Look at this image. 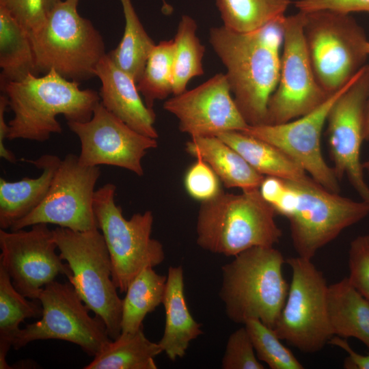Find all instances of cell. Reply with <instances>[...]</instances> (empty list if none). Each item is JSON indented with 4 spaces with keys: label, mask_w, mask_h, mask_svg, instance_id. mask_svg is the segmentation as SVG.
Returning <instances> with one entry per match:
<instances>
[{
    "label": "cell",
    "mask_w": 369,
    "mask_h": 369,
    "mask_svg": "<svg viewBox=\"0 0 369 369\" xmlns=\"http://www.w3.org/2000/svg\"><path fill=\"white\" fill-rule=\"evenodd\" d=\"M328 308L334 336L354 338L369 349V301L347 277L329 285Z\"/></svg>",
    "instance_id": "cell-24"
},
{
    "label": "cell",
    "mask_w": 369,
    "mask_h": 369,
    "mask_svg": "<svg viewBox=\"0 0 369 369\" xmlns=\"http://www.w3.org/2000/svg\"><path fill=\"white\" fill-rule=\"evenodd\" d=\"M100 174L98 166H85L76 154H67L61 160L43 202L10 230L38 223L54 224L77 232L98 228L94 198Z\"/></svg>",
    "instance_id": "cell-13"
},
{
    "label": "cell",
    "mask_w": 369,
    "mask_h": 369,
    "mask_svg": "<svg viewBox=\"0 0 369 369\" xmlns=\"http://www.w3.org/2000/svg\"><path fill=\"white\" fill-rule=\"evenodd\" d=\"M0 264L14 288L25 297L38 299L44 287L71 270L55 250L53 230L38 223L29 230L0 229Z\"/></svg>",
    "instance_id": "cell-15"
},
{
    "label": "cell",
    "mask_w": 369,
    "mask_h": 369,
    "mask_svg": "<svg viewBox=\"0 0 369 369\" xmlns=\"http://www.w3.org/2000/svg\"><path fill=\"white\" fill-rule=\"evenodd\" d=\"M292 271L288 295L273 328L278 337L299 351H321L334 336L328 308V288L323 273L312 260H286Z\"/></svg>",
    "instance_id": "cell-10"
},
{
    "label": "cell",
    "mask_w": 369,
    "mask_h": 369,
    "mask_svg": "<svg viewBox=\"0 0 369 369\" xmlns=\"http://www.w3.org/2000/svg\"><path fill=\"white\" fill-rule=\"evenodd\" d=\"M125 18L123 36L109 54L114 63L137 83L155 46L144 28L131 0H120Z\"/></svg>",
    "instance_id": "cell-29"
},
{
    "label": "cell",
    "mask_w": 369,
    "mask_h": 369,
    "mask_svg": "<svg viewBox=\"0 0 369 369\" xmlns=\"http://www.w3.org/2000/svg\"><path fill=\"white\" fill-rule=\"evenodd\" d=\"M369 91V66L365 65L331 106L327 137L338 179L346 176L362 200L369 203L361 148L364 141L365 109Z\"/></svg>",
    "instance_id": "cell-14"
},
{
    "label": "cell",
    "mask_w": 369,
    "mask_h": 369,
    "mask_svg": "<svg viewBox=\"0 0 369 369\" xmlns=\"http://www.w3.org/2000/svg\"><path fill=\"white\" fill-rule=\"evenodd\" d=\"M167 276L148 267L129 284L122 299L121 333H134L143 328L146 315L163 303Z\"/></svg>",
    "instance_id": "cell-27"
},
{
    "label": "cell",
    "mask_w": 369,
    "mask_h": 369,
    "mask_svg": "<svg viewBox=\"0 0 369 369\" xmlns=\"http://www.w3.org/2000/svg\"><path fill=\"white\" fill-rule=\"evenodd\" d=\"M259 191L276 213L288 220L293 247L307 259L369 215V203L341 196L315 180L265 176Z\"/></svg>",
    "instance_id": "cell-2"
},
{
    "label": "cell",
    "mask_w": 369,
    "mask_h": 369,
    "mask_svg": "<svg viewBox=\"0 0 369 369\" xmlns=\"http://www.w3.org/2000/svg\"><path fill=\"white\" fill-rule=\"evenodd\" d=\"M276 215L259 188L239 194L222 191L201 203L197 243L204 250L233 257L252 247H273L282 235Z\"/></svg>",
    "instance_id": "cell-4"
},
{
    "label": "cell",
    "mask_w": 369,
    "mask_h": 369,
    "mask_svg": "<svg viewBox=\"0 0 369 369\" xmlns=\"http://www.w3.org/2000/svg\"><path fill=\"white\" fill-rule=\"evenodd\" d=\"M238 152L258 173L296 182L314 180L295 161L274 145L244 133L230 131L217 135Z\"/></svg>",
    "instance_id": "cell-23"
},
{
    "label": "cell",
    "mask_w": 369,
    "mask_h": 369,
    "mask_svg": "<svg viewBox=\"0 0 369 369\" xmlns=\"http://www.w3.org/2000/svg\"><path fill=\"white\" fill-rule=\"evenodd\" d=\"M9 107L8 100L5 94L0 96V156L5 161L15 163L16 159L14 153L5 147V139L9 132V125L5 120V112Z\"/></svg>",
    "instance_id": "cell-40"
},
{
    "label": "cell",
    "mask_w": 369,
    "mask_h": 369,
    "mask_svg": "<svg viewBox=\"0 0 369 369\" xmlns=\"http://www.w3.org/2000/svg\"><path fill=\"white\" fill-rule=\"evenodd\" d=\"M61 160L44 154L36 160L23 159L42 169L37 178L16 181L0 178V229L8 230L34 210L44 200Z\"/></svg>",
    "instance_id": "cell-20"
},
{
    "label": "cell",
    "mask_w": 369,
    "mask_h": 369,
    "mask_svg": "<svg viewBox=\"0 0 369 369\" xmlns=\"http://www.w3.org/2000/svg\"><path fill=\"white\" fill-rule=\"evenodd\" d=\"M196 21L190 16H182L174 38L173 94L186 91L188 83L195 77L204 74L202 59L205 46L196 31Z\"/></svg>",
    "instance_id": "cell-31"
},
{
    "label": "cell",
    "mask_w": 369,
    "mask_h": 369,
    "mask_svg": "<svg viewBox=\"0 0 369 369\" xmlns=\"http://www.w3.org/2000/svg\"><path fill=\"white\" fill-rule=\"evenodd\" d=\"M162 304L165 324L159 344L167 357L175 361L183 357L190 343L203 333L202 325L193 318L186 302L181 266L169 268Z\"/></svg>",
    "instance_id": "cell-21"
},
{
    "label": "cell",
    "mask_w": 369,
    "mask_h": 369,
    "mask_svg": "<svg viewBox=\"0 0 369 369\" xmlns=\"http://www.w3.org/2000/svg\"><path fill=\"white\" fill-rule=\"evenodd\" d=\"M59 256L71 270L68 277L77 294L105 323L111 340L121 333L122 299L112 279L111 262L98 228L77 232L57 227L53 230Z\"/></svg>",
    "instance_id": "cell-7"
},
{
    "label": "cell",
    "mask_w": 369,
    "mask_h": 369,
    "mask_svg": "<svg viewBox=\"0 0 369 369\" xmlns=\"http://www.w3.org/2000/svg\"><path fill=\"white\" fill-rule=\"evenodd\" d=\"M351 81L301 117L279 124L249 125L241 132L277 147L300 165L317 183L330 191L339 193V180L333 167L323 158L320 139L331 106Z\"/></svg>",
    "instance_id": "cell-17"
},
{
    "label": "cell",
    "mask_w": 369,
    "mask_h": 369,
    "mask_svg": "<svg viewBox=\"0 0 369 369\" xmlns=\"http://www.w3.org/2000/svg\"><path fill=\"white\" fill-rule=\"evenodd\" d=\"M285 262L273 247H255L221 267L219 295L231 321L244 325L256 318L275 327L289 288L282 271Z\"/></svg>",
    "instance_id": "cell-5"
},
{
    "label": "cell",
    "mask_w": 369,
    "mask_h": 369,
    "mask_svg": "<svg viewBox=\"0 0 369 369\" xmlns=\"http://www.w3.org/2000/svg\"><path fill=\"white\" fill-rule=\"evenodd\" d=\"M1 85L19 81L29 74L39 76L28 31L0 7Z\"/></svg>",
    "instance_id": "cell-25"
},
{
    "label": "cell",
    "mask_w": 369,
    "mask_h": 369,
    "mask_svg": "<svg viewBox=\"0 0 369 369\" xmlns=\"http://www.w3.org/2000/svg\"><path fill=\"white\" fill-rule=\"evenodd\" d=\"M79 0H60L47 12L38 31L29 33L38 74L55 70L80 81L96 77L97 66L107 54L102 36L77 10Z\"/></svg>",
    "instance_id": "cell-6"
},
{
    "label": "cell",
    "mask_w": 369,
    "mask_h": 369,
    "mask_svg": "<svg viewBox=\"0 0 369 369\" xmlns=\"http://www.w3.org/2000/svg\"><path fill=\"white\" fill-rule=\"evenodd\" d=\"M364 136V141H369V91L365 109Z\"/></svg>",
    "instance_id": "cell-41"
},
{
    "label": "cell",
    "mask_w": 369,
    "mask_h": 369,
    "mask_svg": "<svg viewBox=\"0 0 369 369\" xmlns=\"http://www.w3.org/2000/svg\"><path fill=\"white\" fill-rule=\"evenodd\" d=\"M285 15L251 32L213 27L209 42L226 68L241 115L249 126L266 124L267 107L279 77Z\"/></svg>",
    "instance_id": "cell-1"
},
{
    "label": "cell",
    "mask_w": 369,
    "mask_h": 369,
    "mask_svg": "<svg viewBox=\"0 0 369 369\" xmlns=\"http://www.w3.org/2000/svg\"><path fill=\"white\" fill-rule=\"evenodd\" d=\"M366 51H367L368 55H369V41H368L366 44Z\"/></svg>",
    "instance_id": "cell-45"
},
{
    "label": "cell",
    "mask_w": 369,
    "mask_h": 369,
    "mask_svg": "<svg viewBox=\"0 0 369 369\" xmlns=\"http://www.w3.org/2000/svg\"><path fill=\"white\" fill-rule=\"evenodd\" d=\"M290 0H216L223 26L241 33L256 31L284 16Z\"/></svg>",
    "instance_id": "cell-30"
},
{
    "label": "cell",
    "mask_w": 369,
    "mask_h": 369,
    "mask_svg": "<svg viewBox=\"0 0 369 369\" xmlns=\"http://www.w3.org/2000/svg\"><path fill=\"white\" fill-rule=\"evenodd\" d=\"M251 338L258 359L271 369H303L304 366L284 346L274 329L256 318L244 325Z\"/></svg>",
    "instance_id": "cell-33"
},
{
    "label": "cell",
    "mask_w": 369,
    "mask_h": 369,
    "mask_svg": "<svg viewBox=\"0 0 369 369\" xmlns=\"http://www.w3.org/2000/svg\"><path fill=\"white\" fill-rule=\"evenodd\" d=\"M79 84L54 69L41 77L29 74L21 81L1 84L14 113L7 139L44 142L52 134L62 132L59 115L67 122L91 119L100 96L94 90L81 89Z\"/></svg>",
    "instance_id": "cell-3"
},
{
    "label": "cell",
    "mask_w": 369,
    "mask_h": 369,
    "mask_svg": "<svg viewBox=\"0 0 369 369\" xmlns=\"http://www.w3.org/2000/svg\"><path fill=\"white\" fill-rule=\"evenodd\" d=\"M70 130L79 138L81 164L100 165L126 169L136 175L144 174L141 164L150 149L158 146L156 139L133 130L109 112L100 102L86 122H67Z\"/></svg>",
    "instance_id": "cell-16"
},
{
    "label": "cell",
    "mask_w": 369,
    "mask_h": 369,
    "mask_svg": "<svg viewBox=\"0 0 369 369\" xmlns=\"http://www.w3.org/2000/svg\"><path fill=\"white\" fill-rule=\"evenodd\" d=\"M348 263L350 284L369 301V234L351 241Z\"/></svg>",
    "instance_id": "cell-36"
},
{
    "label": "cell",
    "mask_w": 369,
    "mask_h": 369,
    "mask_svg": "<svg viewBox=\"0 0 369 369\" xmlns=\"http://www.w3.org/2000/svg\"><path fill=\"white\" fill-rule=\"evenodd\" d=\"M115 190L113 183L96 190L94 212L109 253L113 281L118 290L124 292L142 270L163 262L165 251L162 243L151 236L152 212L137 213L126 219L115 204Z\"/></svg>",
    "instance_id": "cell-9"
},
{
    "label": "cell",
    "mask_w": 369,
    "mask_h": 369,
    "mask_svg": "<svg viewBox=\"0 0 369 369\" xmlns=\"http://www.w3.org/2000/svg\"><path fill=\"white\" fill-rule=\"evenodd\" d=\"M163 8L162 10L165 14H170L172 11V8L166 3L165 0H162Z\"/></svg>",
    "instance_id": "cell-42"
},
{
    "label": "cell",
    "mask_w": 369,
    "mask_h": 369,
    "mask_svg": "<svg viewBox=\"0 0 369 369\" xmlns=\"http://www.w3.org/2000/svg\"><path fill=\"white\" fill-rule=\"evenodd\" d=\"M196 159L184 175V185L191 197L202 203L215 198L222 189L221 180L210 166L200 158Z\"/></svg>",
    "instance_id": "cell-35"
},
{
    "label": "cell",
    "mask_w": 369,
    "mask_h": 369,
    "mask_svg": "<svg viewBox=\"0 0 369 369\" xmlns=\"http://www.w3.org/2000/svg\"><path fill=\"white\" fill-rule=\"evenodd\" d=\"M223 369H264L245 325L232 332L221 360Z\"/></svg>",
    "instance_id": "cell-34"
},
{
    "label": "cell",
    "mask_w": 369,
    "mask_h": 369,
    "mask_svg": "<svg viewBox=\"0 0 369 369\" xmlns=\"http://www.w3.org/2000/svg\"><path fill=\"white\" fill-rule=\"evenodd\" d=\"M7 10L29 33L36 32L45 23L47 9L44 0H0Z\"/></svg>",
    "instance_id": "cell-37"
},
{
    "label": "cell",
    "mask_w": 369,
    "mask_h": 369,
    "mask_svg": "<svg viewBox=\"0 0 369 369\" xmlns=\"http://www.w3.org/2000/svg\"><path fill=\"white\" fill-rule=\"evenodd\" d=\"M305 18L302 11L284 17L279 77L268 103L266 124L301 117L330 96L317 82L311 64L303 34Z\"/></svg>",
    "instance_id": "cell-12"
},
{
    "label": "cell",
    "mask_w": 369,
    "mask_h": 369,
    "mask_svg": "<svg viewBox=\"0 0 369 369\" xmlns=\"http://www.w3.org/2000/svg\"><path fill=\"white\" fill-rule=\"evenodd\" d=\"M305 13L304 39L319 85L331 96L365 66L368 40L350 14L320 10Z\"/></svg>",
    "instance_id": "cell-8"
},
{
    "label": "cell",
    "mask_w": 369,
    "mask_h": 369,
    "mask_svg": "<svg viewBox=\"0 0 369 369\" xmlns=\"http://www.w3.org/2000/svg\"><path fill=\"white\" fill-rule=\"evenodd\" d=\"M174 39L160 41L152 49L143 74L137 83L148 107L153 109L156 100L173 94Z\"/></svg>",
    "instance_id": "cell-32"
},
{
    "label": "cell",
    "mask_w": 369,
    "mask_h": 369,
    "mask_svg": "<svg viewBox=\"0 0 369 369\" xmlns=\"http://www.w3.org/2000/svg\"><path fill=\"white\" fill-rule=\"evenodd\" d=\"M163 349L148 340L143 328L134 333H121L94 357L84 369H156L154 358Z\"/></svg>",
    "instance_id": "cell-26"
},
{
    "label": "cell",
    "mask_w": 369,
    "mask_h": 369,
    "mask_svg": "<svg viewBox=\"0 0 369 369\" xmlns=\"http://www.w3.org/2000/svg\"><path fill=\"white\" fill-rule=\"evenodd\" d=\"M38 300L42 306L41 318L20 329L12 343L15 350L36 340H60L95 357L111 342L104 321L90 315V310L70 282L48 284Z\"/></svg>",
    "instance_id": "cell-11"
},
{
    "label": "cell",
    "mask_w": 369,
    "mask_h": 369,
    "mask_svg": "<svg viewBox=\"0 0 369 369\" xmlns=\"http://www.w3.org/2000/svg\"><path fill=\"white\" fill-rule=\"evenodd\" d=\"M101 82L102 105L137 132L154 139L159 137L154 126L155 113L143 101L137 83L120 69L106 54L99 62L96 72Z\"/></svg>",
    "instance_id": "cell-19"
},
{
    "label": "cell",
    "mask_w": 369,
    "mask_h": 369,
    "mask_svg": "<svg viewBox=\"0 0 369 369\" xmlns=\"http://www.w3.org/2000/svg\"><path fill=\"white\" fill-rule=\"evenodd\" d=\"M363 167L364 172L367 174L369 177V159L363 163Z\"/></svg>",
    "instance_id": "cell-44"
},
{
    "label": "cell",
    "mask_w": 369,
    "mask_h": 369,
    "mask_svg": "<svg viewBox=\"0 0 369 369\" xmlns=\"http://www.w3.org/2000/svg\"><path fill=\"white\" fill-rule=\"evenodd\" d=\"M46 8L47 11H49L55 3H57L60 0H44Z\"/></svg>",
    "instance_id": "cell-43"
},
{
    "label": "cell",
    "mask_w": 369,
    "mask_h": 369,
    "mask_svg": "<svg viewBox=\"0 0 369 369\" xmlns=\"http://www.w3.org/2000/svg\"><path fill=\"white\" fill-rule=\"evenodd\" d=\"M231 93L226 74L218 73L192 90L174 95L163 109L178 119L180 131L191 137L242 131L249 125Z\"/></svg>",
    "instance_id": "cell-18"
},
{
    "label": "cell",
    "mask_w": 369,
    "mask_h": 369,
    "mask_svg": "<svg viewBox=\"0 0 369 369\" xmlns=\"http://www.w3.org/2000/svg\"><path fill=\"white\" fill-rule=\"evenodd\" d=\"M186 151L206 162L227 188L258 189L264 176L256 171L234 149L217 136L193 137Z\"/></svg>",
    "instance_id": "cell-22"
},
{
    "label": "cell",
    "mask_w": 369,
    "mask_h": 369,
    "mask_svg": "<svg viewBox=\"0 0 369 369\" xmlns=\"http://www.w3.org/2000/svg\"><path fill=\"white\" fill-rule=\"evenodd\" d=\"M295 5L302 12L329 10L344 14L356 12L369 14V0H297Z\"/></svg>",
    "instance_id": "cell-38"
},
{
    "label": "cell",
    "mask_w": 369,
    "mask_h": 369,
    "mask_svg": "<svg viewBox=\"0 0 369 369\" xmlns=\"http://www.w3.org/2000/svg\"><path fill=\"white\" fill-rule=\"evenodd\" d=\"M329 344L340 347L345 351L348 357L344 361V368L347 369H369V353L361 355L354 351L346 339L334 336Z\"/></svg>",
    "instance_id": "cell-39"
},
{
    "label": "cell",
    "mask_w": 369,
    "mask_h": 369,
    "mask_svg": "<svg viewBox=\"0 0 369 369\" xmlns=\"http://www.w3.org/2000/svg\"><path fill=\"white\" fill-rule=\"evenodd\" d=\"M13 286L11 279L0 264V368H12L6 361V355L19 325L25 319L41 318L42 306L38 299L29 301Z\"/></svg>",
    "instance_id": "cell-28"
}]
</instances>
